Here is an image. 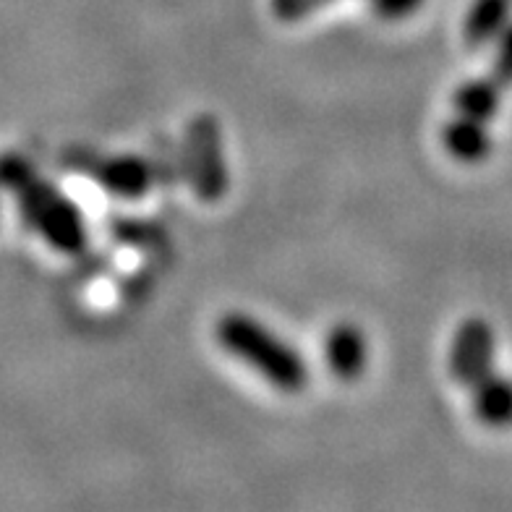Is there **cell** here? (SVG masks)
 <instances>
[{
	"label": "cell",
	"instance_id": "cell-1",
	"mask_svg": "<svg viewBox=\"0 0 512 512\" xmlns=\"http://www.w3.org/2000/svg\"><path fill=\"white\" fill-rule=\"evenodd\" d=\"M0 189L14 194L21 220L50 249L81 254L89 246V230L81 209L21 155L0 157Z\"/></svg>",
	"mask_w": 512,
	"mask_h": 512
},
{
	"label": "cell",
	"instance_id": "cell-2",
	"mask_svg": "<svg viewBox=\"0 0 512 512\" xmlns=\"http://www.w3.org/2000/svg\"><path fill=\"white\" fill-rule=\"evenodd\" d=\"M215 337L223 351L254 369L275 390L296 395L309 382V364L304 356L251 314L230 311L220 317L215 324Z\"/></svg>",
	"mask_w": 512,
	"mask_h": 512
},
{
	"label": "cell",
	"instance_id": "cell-3",
	"mask_svg": "<svg viewBox=\"0 0 512 512\" xmlns=\"http://www.w3.org/2000/svg\"><path fill=\"white\" fill-rule=\"evenodd\" d=\"M183 162L191 189L202 202H220L230 189L228 157H225L223 128L215 115L199 113L186 126Z\"/></svg>",
	"mask_w": 512,
	"mask_h": 512
},
{
	"label": "cell",
	"instance_id": "cell-4",
	"mask_svg": "<svg viewBox=\"0 0 512 512\" xmlns=\"http://www.w3.org/2000/svg\"><path fill=\"white\" fill-rule=\"evenodd\" d=\"M63 165L102 186L121 199H139L155 183V170L139 155H95L87 149H71L63 155Z\"/></svg>",
	"mask_w": 512,
	"mask_h": 512
},
{
	"label": "cell",
	"instance_id": "cell-5",
	"mask_svg": "<svg viewBox=\"0 0 512 512\" xmlns=\"http://www.w3.org/2000/svg\"><path fill=\"white\" fill-rule=\"evenodd\" d=\"M497 361V332L484 317H468L452 335L447 353V371L460 387H471L494 369Z\"/></svg>",
	"mask_w": 512,
	"mask_h": 512
},
{
	"label": "cell",
	"instance_id": "cell-6",
	"mask_svg": "<svg viewBox=\"0 0 512 512\" xmlns=\"http://www.w3.org/2000/svg\"><path fill=\"white\" fill-rule=\"evenodd\" d=\"M324 361L337 379L353 382L361 377L369 361V343L361 327L351 322L332 327L324 337Z\"/></svg>",
	"mask_w": 512,
	"mask_h": 512
},
{
	"label": "cell",
	"instance_id": "cell-7",
	"mask_svg": "<svg viewBox=\"0 0 512 512\" xmlns=\"http://www.w3.org/2000/svg\"><path fill=\"white\" fill-rule=\"evenodd\" d=\"M473 416L489 429H507L512 426V379L492 369L471 387Z\"/></svg>",
	"mask_w": 512,
	"mask_h": 512
},
{
	"label": "cell",
	"instance_id": "cell-8",
	"mask_svg": "<svg viewBox=\"0 0 512 512\" xmlns=\"http://www.w3.org/2000/svg\"><path fill=\"white\" fill-rule=\"evenodd\" d=\"M442 147L452 160L463 162V165H479L486 157L492 155V134H489V123L458 115L450 118L442 128Z\"/></svg>",
	"mask_w": 512,
	"mask_h": 512
},
{
	"label": "cell",
	"instance_id": "cell-9",
	"mask_svg": "<svg viewBox=\"0 0 512 512\" xmlns=\"http://www.w3.org/2000/svg\"><path fill=\"white\" fill-rule=\"evenodd\" d=\"M512 21V0H471L463 21L468 48H492L494 40Z\"/></svg>",
	"mask_w": 512,
	"mask_h": 512
},
{
	"label": "cell",
	"instance_id": "cell-10",
	"mask_svg": "<svg viewBox=\"0 0 512 512\" xmlns=\"http://www.w3.org/2000/svg\"><path fill=\"white\" fill-rule=\"evenodd\" d=\"M502 95L505 89L499 87L492 76H476V79L463 81L455 95H452V108L458 115H468L476 121L492 123L502 110Z\"/></svg>",
	"mask_w": 512,
	"mask_h": 512
},
{
	"label": "cell",
	"instance_id": "cell-11",
	"mask_svg": "<svg viewBox=\"0 0 512 512\" xmlns=\"http://www.w3.org/2000/svg\"><path fill=\"white\" fill-rule=\"evenodd\" d=\"M492 63H489V76L497 81L499 87H512V21L499 34L492 45Z\"/></svg>",
	"mask_w": 512,
	"mask_h": 512
},
{
	"label": "cell",
	"instance_id": "cell-12",
	"mask_svg": "<svg viewBox=\"0 0 512 512\" xmlns=\"http://www.w3.org/2000/svg\"><path fill=\"white\" fill-rule=\"evenodd\" d=\"M332 0H270L272 14L280 21H301Z\"/></svg>",
	"mask_w": 512,
	"mask_h": 512
},
{
	"label": "cell",
	"instance_id": "cell-13",
	"mask_svg": "<svg viewBox=\"0 0 512 512\" xmlns=\"http://www.w3.org/2000/svg\"><path fill=\"white\" fill-rule=\"evenodd\" d=\"M371 11L384 21L408 19L424 6V0H369Z\"/></svg>",
	"mask_w": 512,
	"mask_h": 512
}]
</instances>
